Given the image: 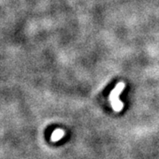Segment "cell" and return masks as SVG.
<instances>
[{"mask_svg":"<svg viewBox=\"0 0 159 159\" xmlns=\"http://www.w3.org/2000/svg\"><path fill=\"white\" fill-rule=\"evenodd\" d=\"M123 89H124V84L119 83L111 93L110 100H111V102L112 108L116 111H120L123 109V103L119 98V96L120 95V93L123 91Z\"/></svg>","mask_w":159,"mask_h":159,"instance_id":"cell-1","label":"cell"},{"mask_svg":"<svg viewBox=\"0 0 159 159\" xmlns=\"http://www.w3.org/2000/svg\"><path fill=\"white\" fill-rule=\"evenodd\" d=\"M65 135V132L61 129H57L52 133L51 135V141L52 142H57L59 140H61V138Z\"/></svg>","mask_w":159,"mask_h":159,"instance_id":"cell-2","label":"cell"}]
</instances>
